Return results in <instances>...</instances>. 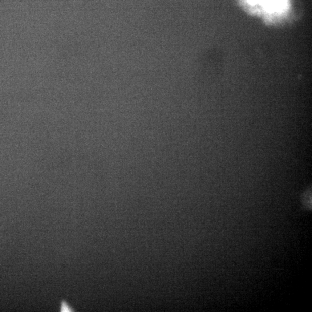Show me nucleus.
<instances>
[{
  "label": "nucleus",
  "mask_w": 312,
  "mask_h": 312,
  "mask_svg": "<svg viewBox=\"0 0 312 312\" xmlns=\"http://www.w3.org/2000/svg\"><path fill=\"white\" fill-rule=\"evenodd\" d=\"M249 3L261 4L265 10L270 12L281 11L286 6V0H248Z\"/></svg>",
  "instance_id": "nucleus-1"
}]
</instances>
